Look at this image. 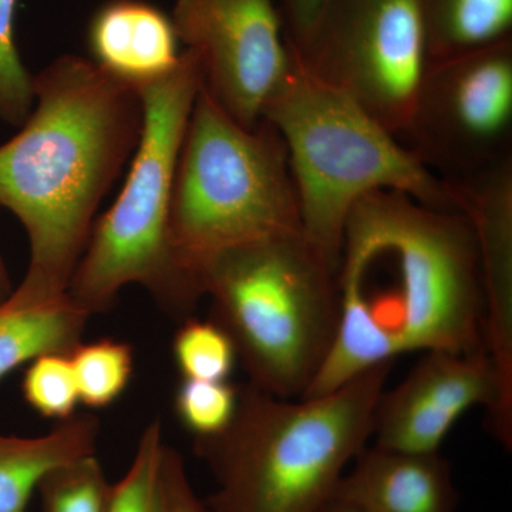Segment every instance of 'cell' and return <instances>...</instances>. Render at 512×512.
I'll use <instances>...</instances> for the list:
<instances>
[{"mask_svg": "<svg viewBox=\"0 0 512 512\" xmlns=\"http://www.w3.org/2000/svg\"><path fill=\"white\" fill-rule=\"evenodd\" d=\"M37 106L0 146V207L30 242L25 278L8 302L39 308L66 296L94 227V214L137 148V89L93 60L57 57L33 77Z\"/></svg>", "mask_w": 512, "mask_h": 512, "instance_id": "6da1fadb", "label": "cell"}, {"mask_svg": "<svg viewBox=\"0 0 512 512\" xmlns=\"http://www.w3.org/2000/svg\"><path fill=\"white\" fill-rule=\"evenodd\" d=\"M346 225L386 249L396 274L379 288L338 272V333L303 397L333 392L407 353L487 350L476 239L461 212L376 192L356 205Z\"/></svg>", "mask_w": 512, "mask_h": 512, "instance_id": "7a4b0ae2", "label": "cell"}, {"mask_svg": "<svg viewBox=\"0 0 512 512\" xmlns=\"http://www.w3.org/2000/svg\"><path fill=\"white\" fill-rule=\"evenodd\" d=\"M393 363L373 367L322 396L284 399L238 386L224 431L194 439L210 468L215 512H326L349 464L372 437Z\"/></svg>", "mask_w": 512, "mask_h": 512, "instance_id": "3957f363", "label": "cell"}, {"mask_svg": "<svg viewBox=\"0 0 512 512\" xmlns=\"http://www.w3.org/2000/svg\"><path fill=\"white\" fill-rule=\"evenodd\" d=\"M262 120L284 140L303 234L338 272L346 224L363 198L397 192L433 210L457 211L446 181L352 94L296 57Z\"/></svg>", "mask_w": 512, "mask_h": 512, "instance_id": "277c9868", "label": "cell"}, {"mask_svg": "<svg viewBox=\"0 0 512 512\" xmlns=\"http://www.w3.org/2000/svg\"><path fill=\"white\" fill-rule=\"evenodd\" d=\"M200 284L248 383L284 399L305 396L335 343L340 308L338 269L302 229L212 255Z\"/></svg>", "mask_w": 512, "mask_h": 512, "instance_id": "5b68a950", "label": "cell"}, {"mask_svg": "<svg viewBox=\"0 0 512 512\" xmlns=\"http://www.w3.org/2000/svg\"><path fill=\"white\" fill-rule=\"evenodd\" d=\"M202 89L190 50L156 82L138 87L143 130L119 198L94 224L67 296L89 313L110 311L121 289L140 285L170 318L183 322L202 299L181 271L170 237L175 170Z\"/></svg>", "mask_w": 512, "mask_h": 512, "instance_id": "8992f818", "label": "cell"}, {"mask_svg": "<svg viewBox=\"0 0 512 512\" xmlns=\"http://www.w3.org/2000/svg\"><path fill=\"white\" fill-rule=\"evenodd\" d=\"M301 228L284 140L269 121L237 123L202 87L175 170L170 237L202 293L201 266L224 249Z\"/></svg>", "mask_w": 512, "mask_h": 512, "instance_id": "52a82bcc", "label": "cell"}, {"mask_svg": "<svg viewBox=\"0 0 512 512\" xmlns=\"http://www.w3.org/2000/svg\"><path fill=\"white\" fill-rule=\"evenodd\" d=\"M400 140L446 183L512 157V39L430 62Z\"/></svg>", "mask_w": 512, "mask_h": 512, "instance_id": "ba28073f", "label": "cell"}, {"mask_svg": "<svg viewBox=\"0 0 512 512\" xmlns=\"http://www.w3.org/2000/svg\"><path fill=\"white\" fill-rule=\"evenodd\" d=\"M296 59L352 94L400 138L429 66L420 2L332 0Z\"/></svg>", "mask_w": 512, "mask_h": 512, "instance_id": "9c48e42d", "label": "cell"}, {"mask_svg": "<svg viewBox=\"0 0 512 512\" xmlns=\"http://www.w3.org/2000/svg\"><path fill=\"white\" fill-rule=\"evenodd\" d=\"M171 20L205 92L241 126H258L295 63L278 0H175Z\"/></svg>", "mask_w": 512, "mask_h": 512, "instance_id": "30bf717a", "label": "cell"}, {"mask_svg": "<svg viewBox=\"0 0 512 512\" xmlns=\"http://www.w3.org/2000/svg\"><path fill=\"white\" fill-rule=\"evenodd\" d=\"M483 406L497 440L512 446V392L490 353L430 350L396 389L377 403L375 446L410 453H439L441 443L468 410Z\"/></svg>", "mask_w": 512, "mask_h": 512, "instance_id": "8fae6325", "label": "cell"}, {"mask_svg": "<svg viewBox=\"0 0 512 512\" xmlns=\"http://www.w3.org/2000/svg\"><path fill=\"white\" fill-rule=\"evenodd\" d=\"M447 184L476 239L485 348L512 392V157L476 177Z\"/></svg>", "mask_w": 512, "mask_h": 512, "instance_id": "7c38bea8", "label": "cell"}, {"mask_svg": "<svg viewBox=\"0 0 512 512\" xmlns=\"http://www.w3.org/2000/svg\"><path fill=\"white\" fill-rule=\"evenodd\" d=\"M460 495L440 453L365 447L353 460L333 503L356 512H454Z\"/></svg>", "mask_w": 512, "mask_h": 512, "instance_id": "4fadbf2b", "label": "cell"}, {"mask_svg": "<svg viewBox=\"0 0 512 512\" xmlns=\"http://www.w3.org/2000/svg\"><path fill=\"white\" fill-rule=\"evenodd\" d=\"M178 42L170 16L143 0H111L90 23L93 62L134 89L177 66Z\"/></svg>", "mask_w": 512, "mask_h": 512, "instance_id": "5bb4252c", "label": "cell"}, {"mask_svg": "<svg viewBox=\"0 0 512 512\" xmlns=\"http://www.w3.org/2000/svg\"><path fill=\"white\" fill-rule=\"evenodd\" d=\"M99 419L76 413L39 437L0 434V512H26L30 498L57 467L96 454Z\"/></svg>", "mask_w": 512, "mask_h": 512, "instance_id": "9a60e30c", "label": "cell"}, {"mask_svg": "<svg viewBox=\"0 0 512 512\" xmlns=\"http://www.w3.org/2000/svg\"><path fill=\"white\" fill-rule=\"evenodd\" d=\"M89 318L67 293L39 308L0 303V380L47 353L69 355L83 342Z\"/></svg>", "mask_w": 512, "mask_h": 512, "instance_id": "2e32d148", "label": "cell"}, {"mask_svg": "<svg viewBox=\"0 0 512 512\" xmlns=\"http://www.w3.org/2000/svg\"><path fill=\"white\" fill-rule=\"evenodd\" d=\"M429 63L512 39V0H419Z\"/></svg>", "mask_w": 512, "mask_h": 512, "instance_id": "e0dca14e", "label": "cell"}, {"mask_svg": "<svg viewBox=\"0 0 512 512\" xmlns=\"http://www.w3.org/2000/svg\"><path fill=\"white\" fill-rule=\"evenodd\" d=\"M69 357L80 403L89 409H104L117 402L133 377V346L121 340L82 342Z\"/></svg>", "mask_w": 512, "mask_h": 512, "instance_id": "ac0fdd59", "label": "cell"}, {"mask_svg": "<svg viewBox=\"0 0 512 512\" xmlns=\"http://www.w3.org/2000/svg\"><path fill=\"white\" fill-rule=\"evenodd\" d=\"M173 357L183 379L225 382L238 363L237 349L215 320L187 318L173 339Z\"/></svg>", "mask_w": 512, "mask_h": 512, "instance_id": "d6986e66", "label": "cell"}, {"mask_svg": "<svg viewBox=\"0 0 512 512\" xmlns=\"http://www.w3.org/2000/svg\"><path fill=\"white\" fill-rule=\"evenodd\" d=\"M165 448L163 427L151 421L141 434L133 463L110 484L103 512H160V470Z\"/></svg>", "mask_w": 512, "mask_h": 512, "instance_id": "ffe728a7", "label": "cell"}, {"mask_svg": "<svg viewBox=\"0 0 512 512\" xmlns=\"http://www.w3.org/2000/svg\"><path fill=\"white\" fill-rule=\"evenodd\" d=\"M109 487L93 454L50 471L37 491L45 512H103Z\"/></svg>", "mask_w": 512, "mask_h": 512, "instance_id": "44dd1931", "label": "cell"}, {"mask_svg": "<svg viewBox=\"0 0 512 512\" xmlns=\"http://www.w3.org/2000/svg\"><path fill=\"white\" fill-rule=\"evenodd\" d=\"M238 403V386L208 380H181L175 390L174 412L194 439H205L229 426Z\"/></svg>", "mask_w": 512, "mask_h": 512, "instance_id": "7402d4cb", "label": "cell"}, {"mask_svg": "<svg viewBox=\"0 0 512 512\" xmlns=\"http://www.w3.org/2000/svg\"><path fill=\"white\" fill-rule=\"evenodd\" d=\"M26 403L45 419L62 421L80 403L69 355L47 353L29 363L22 382Z\"/></svg>", "mask_w": 512, "mask_h": 512, "instance_id": "603a6c76", "label": "cell"}, {"mask_svg": "<svg viewBox=\"0 0 512 512\" xmlns=\"http://www.w3.org/2000/svg\"><path fill=\"white\" fill-rule=\"evenodd\" d=\"M16 6L18 0H0V120L22 127L32 113L35 90L16 46Z\"/></svg>", "mask_w": 512, "mask_h": 512, "instance_id": "cb8c5ba5", "label": "cell"}, {"mask_svg": "<svg viewBox=\"0 0 512 512\" xmlns=\"http://www.w3.org/2000/svg\"><path fill=\"white\" fill-rule=\"evenodd\" d=\"M160 512H215L195 494L183 457L167 444L161 460Z\"/></svg>", "mask_w": 512, "mask_h": 512, "instance_id": "d4e9b609", "label": "cell"}, {"mask_svg": "<svg viewBox=\"0 0 512 512\" xmlns=\"http://www.w3.org/2000/svg\"><path fill=\"white\" fill-rule=\"evenodd\" d=\"M293 55H305L332 0H278Z\"/></svg>", "mask_w": 512, "mask_h": 512, "instance_id": "484cf974", "label": "cell"}, {"mask_svg": "<svg viewBox=\"0 0 512 512\" xmlns=\"http://www.w3.org/2000/svg\"><path fill=\"white\" fill-rule=\"evenodd\" d=\"M12 292L13 288L12 284H10L8 269L3 264V259L0 258V303L5 302Z\"/></svg>", "mask_w": 512, "mask_h": 512, "instance_id": "4316f807", "label": "cell"}, {"mask_svg": "<svg viewBox=\"0 0 512 512\" xmlns=\"http://www.w3.org/2000/svg\"><path fill=\"white\" fill-rule=\"evenodd\" d=\"M326 512H356L352 508L346 507V505L332 503Z\"/></svg>", "mask_w": 512, "mask_h": 512, "instance_id": "83f0119b", "label": "cell"}]
</instances>
